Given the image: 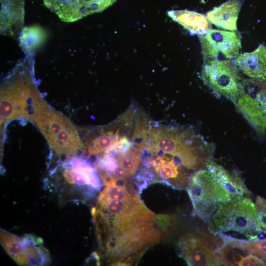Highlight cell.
Wrapping results in <instances>:
<instances>
[{
	"mask_svg": "<svg viewBox=\"0 0 266 266\" xmlns=\"http://www.w3.org/2000/svg\"><path fill=\"white\" fill-rule=\"evenodd\" d=\"M33 56L19 61L0 85L1 122L32 119L34 104L41 96L34 76Z\"/></svg>",
	"mask_w": 266,
	"mask_h": 266,
	"instance_id": "4",
	"label": "cell"
},
{
	"mask_svg": "<svg viewBox=\"0 0 266 266\" xmlns=\"http://www.w3.org/2000/svg\"><path fill=\"white\" fill-rule=\"evenodd\" d=\"M210 232L239 233L249 240L258 239L262 233L255 204L249 197L232 198L225 202L208 222Z\"/></svg>",
	"mask_w": 266,
	"mask_h": 266,
	"instance_id": "6",
	"label": "cell"
},
{
	"mask_svg": "<svg viewBox=\"0 0 266 266\" xmlns=\"http://www.w3.org/2000/svg\"><path fill=\"white\" fill-rule=\"evenodd\" d=\"M234 104L259 134L266 130V79H244L242 91Z\"/></svg>",
	"mask_w": 266,
	"mask_h": 266,
	"instance_id": "10",
	"label": "cell"
},
{
	"mask_svg": "<svg viewBox=\"0 0 266 266\" xmlns=\"http://www.w3.org/2000/svg\"><path fill=\"white\" fill-rule=\"evenodd\" d=\"M25 0H0V34L18 37L23 27Z\"/></svg>",
	"mask_w": 266,
	"mask_h": 266,
	"instance_id": "14",
	"label": "cell"
},
{
	"mask_svg": "<svg viewBox=\"0 0 266 266\" xmlns=\"http://www.w3.org/2000/svg\"><path fill=\"white\" fill-rule=\"evenodd\" d=\"M44 183L62 205L97 200L103 183L96 167L89 160L74 156L61 161L51 169Z\"/></svg>",
	"mask_w": 266,
	"mask_h": 266,
	"instance_id": "3",
	"label": "cell"
},
{
	"mask_svg": "<svg viewBox=\"0 0 266 266\" xmlns=\"http://www.w3.org/2000/svg\"><path fill=\"white\" fill-rule=\"evenodd\" d=\"M233 62L250 77H266V46L260 45L254 51L238 54Z\"/></svg>",
	"mask_w": 266,
	"mask_h": 266,
	"instance_id": "16",
	"label": "cell"
},
{
	"mask_svg": "<svg viewBox=\"0 0 266 266\" xmlns=\"http://www.w3.org/2000/svg\"><path fill=\"white\" fill-rule=\"evenodd\" d=\"M18 37L19 44L26 56H33L35 51L45 42L46 31L41 27L33 25L24 27Z\"/></svg>",
	"mask_w": 266,
	"mask_h": 266,
	"instance_id": "19",
	"label": "cell"
},
{
	"mask_svg": "<svg viewBox=\"0 0 266 266\" xmlns=\"http://www.w3.org/2000/svg\"><path fill=\"white\" fill-rule=\"evenodd\" d=\"M241 39L240 33L237 30L210 29L200 37L204 61L231 60L235 58L241 48Z\"/></svg>",
	"mask_w": 266,
	"mask_h": 266,
	"instance_id": "12",
	"label": "cell"
},
{
	"mask_svg": "<svg viewBox=\"0 0 266 266\" xmlns=\"http://www.w3.org/2000/svg\"><path fill=\"white\" fill-rule=\"evenodd\" d=\"M32 119L47 139L55 154L63 160L76 156L84 148L76 129L64 116L44 100Z\"/></svg>",
	"mask_w": 266,
	"mask_h": 266,
	"instance_id": "5",
	"label": "cell"
},
{
	"mask_svg": "<svg viewBox=\"0 0 266 266\" xmlns=\"http://www.w3.org/2000/svg\"><path fill=\"white\" fill-rule=\"evenodd\" d=\"M100 254L143 226L155 222L130 184L105 186L91 210Z\"/></svg>",
	"mask_w": 266,
	"mask_h": 266,
	"instance_id": "1",
	"label": "cell"
},
{
	"mask_svg": "<svg viewBox=\"0 0 266 266\" xmlns=\"http://www.w3.org/2000/svg\"><path fill=\"white\" fill-rule=\"evenodd\" d=\"M177 252L188 266H226L214 248L212 238L205 233H186L177 243Z\"/></svg>",
	"mask_w": 266,
	"mask_h": 266,
	"instance_id": "11",
	"label": "cell"
},
{
	"mask_svg": "<svg viewBox=\"0 0 266 266\" xmlns=\"http://www.w3.org/2000/svg\"><path fill=\"white\" fill-rule=\"evenodd\" d=\"M0 240L7 254L19 265L47 266L51 263V255L42 239L33 234L19 236L3 230Z\"/></svg>",
	"mask_w": 266,
	"mask_h": 266,
	"instance_id": "9",
	"label": "cell"
},
{
	"mask_svg": "<svg viewBox=\"0 0 266 266\" xmlns=\"http://www.w3.org/2000/svg\"><path fill=\"white\" fill-rule=\"evenodd\" d=\"M243 0H228L206 13L211 23L230 31L237 30V20Z\"/></svg>",
	"mask_w": 266,
	"mask_h": 266,
	"instance_id": "17",
	"label": "cell"
},
{
	"mask_svg": "<svg viewBox=\"0 0 266 266\" xmlns=\"http://www.w3.org/2000/svg\"><path fill=\"white\" fill-rule=\"evenodd\" d=\"M168 15L188 30L192 34L200 36L211 29V23L206 15L187 10H170Z\"/></svg>",
	"mask_w": 266,
	"mask_h": 266,
	"instance_id": "18",
	"label": "cell"
},
{
	"mask_svg": "<svg viewBox=\"0 0 266 266\" xmlns=\"http://www.w3.org/2000/svg\"><path fill=\"white\" fill-rule=\"evenodd\" d=\"M205 168L214 179L231 195L232 198L249 197L251 195V193L236 171L227 169L212 160L207 163Z\"/></svg>",
	"mask_w": 266,
	"mask_h": 266,
	"instance_id": "15",
	"label": "cell"
},
{
	"mask_svg": "<svg viewBox=\"0 0 266 266\" xmlns=\"http://www.w3.org/2000/svg\"><path fill=\"white\" fill-rule=\"evenodd\" d=\"M44 5L67 23L101 12L117 0H42Z\"/></svg>",
	"mask_w": 266,
	"mask_h": 266,
	"instance_id": "13",
	"label": "cell"
},
{
	"mask_svg": "<svg viewBox=\"0 0 266 266\" xmlns=\"http://www.w3.org/2000/svg\"><path fill=\"white\" fill-rule=\"evenodd\" d=\"M119 129L101 133L90 141L86 150L89 155L99 156L109 149L120 137Z\"/></svg>",
	"mask_w": 266,
	"mask_h": 266,
	"instance_id": "20",
	"label": "cell"
},
{
	"mask_svg": "<svg viewBox=\"0 0 266 266\" xmlns=\"http://www.w3.org/2000/svg\"><path fill=\"white\" fill-rule=\"evenodd\" d=\"M237 266H266V264L259 257L251 253H249L242 257L238 262Z\"/></svg>",
	"mask_w": 266,
	"mask_h": 266,
	"instance_id": "23",
	"label": "cell"
},
{
	"mask_svg": "<svg viewBox=\"0 0 266 266\" xmlns=\"http://www.w3.org/2000/svg\"><path fill=\"white\" fill-rule=\"evenodd\" d=\"M255 204L260 228L262 233L266 234V199L257 196Z\"/></svg>",
	"mask_w": 266,
	"mask_h": 266,
	"instance_id": "22",
	"label": "cell"
},
{
	"mask_svg": "<svg viewBox=\"0 0 266 266\" xmlns=\"http://www.w3.org/2000/svg\"><path fill=\"white\" fill-rule=\"evenodd\" d=\"M187 189L195 213L205 222L223 203L232 199L206 168L192 174Z\"/></svg>",
	"mask_w": 266,
	"mask_h": 266,
	"instance_id": "7",
	"label": "cell"
},
{
	"mask_svg": "<svg viewBox=\"0 0 266 266\" xmlns=\"http://www.w3.org/2000/svg\"><path fill=\"white\" fill-rule=\"evenodd\" d=\"M204 83L213 92L235 103L243 88L239 69L230 60L205 61L201 71Z\"/></svg>",
	"mask_w": 266,
	"mask_h": 266,
	"instance_id": "8",
	"label": "cell"
},
{
	"mask_svg": "<svg viewBox=\"0 0 266 266\" xmlns=\"http://www.w3.org/2000/svg\"><path fill=\"white\" fill-rule=\"evenodd\" d=\"M220 234L223 239L230 244L266 260V238L261 240H246L235 238L223 233Z\"/></svg>",
	"mask_w": 266,
	"mask_h": 266,
	"instance_id": "21",
	"label": "cell"
},
{
	"mask_svg": "<svg viewBox=\"0 0 266 266\" xmlns=\"http://www.w3.org/2000/svg\"><path fill=\"white\" fill-rule=\"evenodd\" d=\"M152 154H166L194 173L212 160L214 145L190 128L164 127L148 130L145 147Z\"/></svg>",
	"mask_w": 266,
	"mask_h": 266,
	"instance_id": "2",
	"label": "cell"
}]
</instances>
